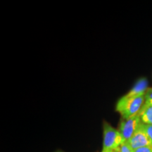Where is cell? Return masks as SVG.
<instances>
[{
    "instance_id": "7",
    "label": "cell",
    "mask_w": 152,
    "mask_h": 152,
    "mask_svg": "<svg viewBox=\"0 0 152 152\" xmlns=\"http://www.w3.org/2000/svg\"><path fill=\"white\" fill-rule=\"evenodd\" d=\"M141 127L144 132H145L146 134H147V135L149 137L152 145V125H147L142 123Z\"/></svg>"
},
{
    "instance_id": "1",
    "label": "cell",
    "mask_w": 152,
    "mask_h": 152,
    "mask_svg": "<svg viewBox=\"0 0 152 152\" xmlns=\"http://www.w3.org/2000/svg\"><path fill=\"white\" fill-rule=\"evenodd\" d=\"M145 102L144 95L128 96L125 94L120 99L116 104V111L123 119H128L137 115Z\"/></svg>"
},
{
    "instance_id": "3",
    "label": "cell",
    "mask_w": 152,
    "mask_h": 152,
    "mask_svg": "<svg viewBox=\"0 0 152 152\" xmlns=\"http://www.w3.org/2000/svg\"><path fill=\"white\" fill-rule=\"evenodd\" d=\"M142 121L139 115L124 119L120 123L118 131L122 135L124 142H128L141 125Z\"/></svg>"
},
{
    "instance_id": "6",
    "label": "cell",
    "mask_w": 152,
    "mask_h": 152,
    "mask_svg": "<svg viewBox=\"0 0 152 152\" xmlns=\"http://www.w3.org/2000/svg\"><path fill=\"white\" fill-rule=\"evenodd\" d=\"M142 123L152 125V105L144 103L138 113Z\"/></svg>"
},
{
    "instance_id": "5",
    "label": "cell",
    "mask_w": 152,
    "mask_h": 152,
    "mask_svg": "<svg viewBox=\"0 0 152 152\" xmlns=\"http://www.w3.org/2000/svg\"><path fill=\"white\" fill-rule=\"evenodd\" d=\"M148 81L145 77H141L134 84L132 88L129 91L127 95L128 96H140L145 95V93L148 90Z\"/></svg>"
},
{
    "instance_id": "2",
    "label": "cell",
    "mask_w": 152,
    "mask_h": 152,
    "mask_svg": "<svg viewBox=\"0 0 152 152\" xmlns=\"http://www.w3.org/2000/svg\"><path fill=\"white\" fill-rule=\"evenodd\" d=\"M121 133L109 123H104V141L102 152H119L121 146L124 143Z\"/></svg>"
},
{
    "instance_id": "10",
    "label": "cell",
    "mask_w": 152,
    "mask_h": 152,
    "mask_svg": "<svg viewBox=\"0 0 152 152\" xmlns=\"http://www.w3.org/2000/svg\"><path fill=\"white\" fill-rule=\"evenodd\" d=\"M133 152H152V145L147 146L133 150Z\"/></svg>"
},
{
    "instance_id": "4",
    "label": "cell",
    "mask_w": 152,
    "mask_h": 152,
    "mask_svg": "<svg viewBox=\"0 0 152 152\" xmlns=\"http://www.w3.org/2000/svg\"><path fill=\"white\" fill-rule=\"evenodd\" d=\"M127 142H128L132 150L151 145L149 137H147L145 132L143 130V129L142 128L141 125H140L139 128L134 132L132 137Z\"/></svg>"
},
{
    "instance_id": "8",
    "label": "cell",
    "mask_w": 152,
    "mask_h": 152,
    "mask_svg": "<svg viewBox=\"0 0 152 152\" xmlns=\"http://www.w3.org/2000/svg\"><path fill=\"white\" fill-rule=\"evenodd\" d=\"M145 97V102L144 103L151 104L152 105V88H149L144 95Z\"/></svg>"
},
{
    "instance_id": "9",
    "label": "cell",
    "mask_w": 152,
    "mask_h": 152,
    "mask_svg": "<svg viewBox=\"0 0 152 152\" xmlns=\"http://www.w3.org/2000/svg\"><path fill=\"white\" fill-rule=\"evenodd\" d=\"M119 152H133V150L131 149L128 142H125L121 146Z\"/></svg>"
},
{
    "instance_id": "11",
    "label": "cell",
    "mask_w": 152,
    "mask_h": 152,
    "mask_svg": "<svg viewBox=\"0 0 152 152\" xmlns=\"http://www.w3.org/2000/svg\"><path fill=\"white\" fill-rule=\"evenodd\" d=\"M57 152H61V151H57Z\"/></svg>"
}]
</instances>
